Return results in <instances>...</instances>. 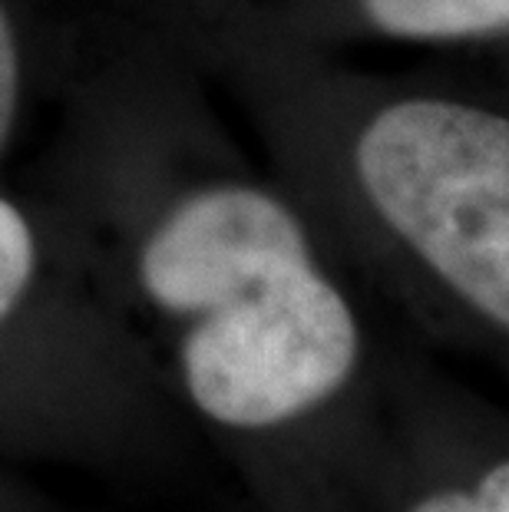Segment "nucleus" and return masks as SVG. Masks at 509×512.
<instances>
[{
  "instance_id": "obj_1",
  "label": "nucleus",
  "mask_w": 509,
  "mask_h": 512,
  "mask_svg": "<svg viewBox=\"0 0 509 512\" xmlns=\"http://www.w3.org/2000/svg\"><path fill=\"white\" fill-rule=\"evenodd\" d=\"M202 53L334 248L509 344V90L344 67L252 4Z\"/></svg>"
},
{
  "instance_id": "obj_2",
  "label": "nucleus",
  "mask_w": 509,
  "mask_h": 512,
  "mask_svg": "<svg viewBox=\"0 0 509 512\" xmlns=\"http://www.w3.org/2000/svg\"><path fill=\"white\" fill-rule=\"evenodd\" d=\"M172 90L133 242V291L172 331L189 407L232 433L318 417L354 387L364 331L301 195L248 172Z\"/></svg>"
},
{
  "instance_id": "obj_3",
  "label": "nucleus",
  "mask_w": 509,
  "mask_h": 512,
  "mask_svg": "<svg viewBox=\"0 0 509 512\" xmlns=\"http://www.w3.org/2000/svg\"><path fill=\"white\" fill-rule=\"evenodd\" d=\"M265 17L285 34L324 50L377 40L400 47H490L509 40V0H291Z\"/></svg>"
},
{
  "instance_id": "obj_4",
  "label": "nucleus",
  "mask_w": 509,
  "mask_h": 512,
  "mask_svg": "<svg viewBox=\"0 0 509 512\" xmlns=\"http://www.w3.org/2000/svg\"><path fill=\"white\" fill-rule=\"evenodd\" d=\"M40 278L37 232L17 202L0 195V331L20 318Z\"/></svg>"
},
{
  "instance_id": "obj_5",
  "label": "nucleus",
  "mask_w": 509,
  "mask_h": 512,
  "mask_svg": "<svg viewBox=\"0 0 509 512\" xmlns=\"http://www.w3.org/2000/svg\"><path fill=\"white\" fill-rule=\"evenodd\" d=\"M20 110H24V47L14 17L0 0V159L14 143Z\"/></svg>"
},
{
  "instance_id": "obj_6",
  "label": "nucleus",
  "mask_w": 509,
  "mask_h": 512,
  "mask_svg": "<svg viewBox=\"0 0 509 512\" xmlns=\"http://www.w3.org/2000/svg\"><path fill=\"white\" fill-rule=\"evenodd\" d=\"M410 512H509V456L480 476L476 489H443Z\"/></svg>"
},
{
  "instance_id": "obj_7",
  "label": "nucleus",
  "mask_w": 509,
  "mask_h": 512,
  "mask_svg": "<svg viewBox=\"0 0 509 512\" xmlns=\"http://www.w3.org/2000/svg\"><path fill=\"white\" fill-rule=\"evenodd\" d=\"M172 14H176L182 34L192 43H199L215 34L219 27H225L242 7H248V0H169Z\"/></svg>"
}]
</instances>
